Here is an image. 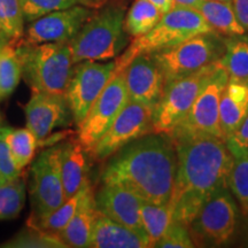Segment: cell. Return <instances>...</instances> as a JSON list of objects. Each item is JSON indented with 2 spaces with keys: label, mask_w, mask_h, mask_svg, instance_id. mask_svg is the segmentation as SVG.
I'll list each match as a JSON object with an SVG mask.
<instances>
[{
  "label": "cell",
  "mask_w": 248,
  "mask_h": 248,
  "mask_svg": "<svg viewBox=\"0 0 248 248\" xmlns=\"http://www.w3.org/2000/svg\"><path fill=\"white\" fill-rule=\"evenodd\" d=\"M172 141L177 172L170 204L173 222L188 228L204 202L217 190L229 187L233 155L222 138L202 136Z\"/></svg>",
  "instance_id": "cell-1"
},
{
  "label": "cell",
  "mask_w": 248,
  "mask_h": 248,
  "mask_svg": "<svg viewBox=\"0 0 248 248\" xmlns=\"http://www.w3.org/2000/svg\"><path fill=\"white\" fill-rule=\"evenodd\" d=\"M177 172L175 142L166 133L151 132L109 157L101 182L123 186L155 204L171 200Z\"/></svg>",
  "instance_id": "cell-2"
},
{
  "label": "cell",
  "mask_w": 248,
  "mask_h": 248,
  "mask_svg": "<svg viewBox=\"0 0 248 248\" xmlns=\"http://www.w3.org/2000/svg\"><path fill=\"white\" fill-rule=\"evenodd\" d=\"M215 32L198 9L172 7L164 13L153 29L136 37L117 58L115 73L122 71L133 59L176 46L200 33Z\"/></svg>",
  "instance_id": "cell-3"
},
{
  "label": "cell",
  "mask_w": 248,
  "mask_h": 248,
  "mask_svg": "<svg viewBox=\"0 0 248 248\" xmlns=\"http://www.w3.org/2000/svg\"><path fill=\"white\" fill-rule=\"evenodd\" d=\"M16 48L22 62V78L32 91L66 93L74 67L69 43L32 45L20 39Z\"/></svg>",
  "instance_id": "cell-4"
},
{
  "label": "cell",
  "mask_w": 248,
  "mask_h": 248,
  "mask_svg": "<svg viewBox=\"0 0 248 248\" xmlns=\"http://www.w3.org/2000/svg\"><path fill=\"white\" fill-rule=\"evenodd\" d=\"M124 17L125 12L119 5H108L95 11L69 42L74 64L116 58L128 43Z\"/></svg>",
  "instance_id": "cell-5"
},
{
  "label": "cell",
  "mask_w": 248,
  "mask_h": 248,
  "mask_svg": "<svg viewBox=\"0 0 248 248\" xmlns=\"http://www.w3.org/2000/svg\"><path fill=\"white\" fill-rule=\"evenodd\" d=\"M225 51L224 40L216 32L200 33L170 48L152 53L168 84L218 61Z\"/></svg>",
  "instance_id": "cell-6"
},
{
  "label": "cell",
  "mask_w": 248,
  "mask_h": 248,
  "mask_svg": "<svg viewBox=\"0 0 248 248\" xmlns=\"http://www.w3.org/2000/svg\"><path fill=\"white\" fill-rule=\"evenodd\" d=\"M218 68L219 63L216 61L164 85L162 97L153 109V132L169 135L188 113Z\"/></svg>",
  "instance_id": "cell-7"
},
{
  "label": "cell",
  "mask_w": 248,
  "mask_h": 248,
  "mask_svg": "<svg viewBox=\"0 0 248 248\" xmlns=\"http://www.w3.org/2000/svg\"><path fill=\"white\" fill-rule=\"evenodd\" d=\"M237 200L229 187L217 190L188 225L195 246L219 247L229 243L237 228Z\"/></svg>",
  "instance_id": "cell-8"
},
{
  "label": "cell",
  "mask_w": 248,
  "mask_h": 248,
  "mask_svg": "<svg viewBox=\"0 0 248 248\" xmlns=\"http://www.w3.org/2000/svg\"><path fill=\"white\" fill-rule=\"evenodd\" d=\"M228 82V73L219 64V68L194 101L193 106L169 133V137L172 140L202 136L225 139L219 123V101Z\"/></svg>",
  "instance_id": "cell-9"
},
{
  "label": "cell",
  "mask_w": 248,
  "mask_h": 248,
  "mask_svg": "<svg viewBox=\"0 0 248 248\" xmlns=\"http://www.w3.org/2000/svg\"><path fill=\"white\" fill-rule=\"evenodd\" d=\"M60 154L61 145L46 148L32 163L29 184L32 212L29 221L46 217L66 201L61 178Z\"/></svg>",
  "instance_id": "cell-10"
},
{
  "label": "cell",
  "mask_w": 248,
  "mask_h": 248,
  "mask_svg": "<svg viewBox=\"0 0 248 248\" xmlns=\"http://www.w3.org/2000/svg\"><path fill=\"white\" fill-rule=\"evenodd\" d=\"M116 62L85 60L75 63L66 89V98L77 126L115 74Z\"/></svg>",
  "instance_id": "cell-11"
},
{
  "label": "cell",
  "mask_w": 248,
  "mask_h": 248,
  "mask_svg": "<svg viewBox=\"0 0 248 248\" xmlns=\"http://www.w3.org/2000/svg\"><path fill=\"white\" fill-rule=\"evenodd\" d=\"M129 101L122 70L114 74L106 88L90 108L88 115L78 125L77 139L86 153L91 152Z\"/></svg>",
  "instance_id": "cell-12"
},
{
  "label": "cell",
  "mask_w": 248,
  "mask_h": 248,
  "mask_svg": "<svg viewBox=\"0 0 248 248\" xmlns=\"http://www.w3.org/2000/svg\"><path fill=\"white\" fill-rule=\"evenodd\" d=\"M151 132H153V109L129 101L89 154L95 161L107 160L129 142Z\"/></svg>",
  "instance_id": "cell-13"
},
{
  "label": "cell",
  "mask_w": 248,
  "mask_h": 248,
  "mask_svg": "<svg viewBox=\"0 0 248 248\" xmlns=\"http://www.w3.org/2000/svg\"><path fill=\"white\" fill-rule=\"evenodd\" d=\"M97 9L85 6L54 11L30 22L22 39L27 44L69 43Z\"/></svg>",
  "instance_id": "cell-14"
},
{
  "label": "cell",
  "mask_w": 248,
  "mask_h": 248,
  "mask_svg": "<svg viewBox=\"0 0 248 248\" xmlns=\"http://www.w3.org/2000/svg\"><path fill=\"white\" fill-rule=\"evenodd\" d=\"M95 207L104 215L131 229L138 233L150 246L147 234L141 222L142 199L132 191L117 184L102 183V186L94 194Z\"/></svg>",
  "instance_id": "cell-15"
},
{
  "label": "cell",
  "mask_w": 248,
  "mask_h": 248,
  "mask_svg": "<svg viewBox=\"0 0 248 248\" xmlns=\"http://www.w3.org/2000/svg\"><path fill=\"white\" fill-rule=\"evenodd\" d=\"M123 71L129 100L154 109L162 97L166 83L152 55H138Z\"/></svg>",
  "instance_id": "cell-16"
},
{
  "label": "cell",
  "mask_w": 248,
  "mask_h": 248,
  "mask_svg": "<svg viewBox=\"0 0 248 248\" xmlns=\"http://www.w3.org/2000/svg\"><path fill=\"white\" fill-rule=\"evenodd\" d=\"M70 116L66 94L32 91L26 105L27 128L38 142L48 137L55 128L66 125Z\"/></svg>",
  "instance_id": "cell-17"
},
{
  "label": "cell",
  "mask_w": 248,
  "mask_h": 248,
  "mask_svg": "<svg viewBox=\"0 0 248 248\" xmlns=\"http://www.w3.org/2000/svg\"><path fill=\"white\" fill-rule=\"evenodd\" d=\"M91 248H146L148 243L138 233L109 218L97 209L93 223Z\"/></svg>",
  "instance_id": "cell-18"
},
{
  "label": "cell",
  "mask_w": 248,
  "mask_h": 248,
  "mask_svg": "<svg viewBox=\"0 0 248 248\" xmlns=\"http://www.w3.org/2000/svg\"><path fill=\"white\" fill-rule=\"evenodd\" d=\"M248 115V83L229 79L219 101V123L223 135H232Z\"/></svg>",
  "instance_id": "cell-19"
},
{
  "label": "cell",
  "mask_w": 248,
  "mask_h": 248,
  "mask_svg": "<svg viewBox=\"0 0 248 248\" xmlns=\"http://www.w3.org/2000/svg\"><path fill=\"white\" fill-rule=\"evenodd\" d=\"M95 215H97V207H95L94 192L92 190V186H90L75 215L66 228L58 234V237L66 245V247H89Z\"/></svg>",
  "instance_id": "cell-20"
},
{
  "label": "cell",
  "mask_w": 248,
  "mask_h": 248,
  "mask_svg": "<svg viewBox=\"0 0 248 248\" xmlns=\"http://www.w3.org/2000/svg\"><path fill=\"white\" fill-rule=\"evenodd\" d=\"M85 153L86 152L78 139L61 145L60 169L66 199L77 193L88 179Z\"/></svg>",
  "instance_id": "cell-21"
},
{
  "label": "cell",
  "mask_w": 248,
  "mask_h": 248,
  "mask_svg": "<svg viewBox=\"0 0 248 248\" xmlns=\"http://www.w3.org/2000/svg\"><path fill=\"white\" fill-rule=\"evenodd\" d=\"M197 9L218 35L233 37L245 35L246 32L245 28L238 21L232 2L202 0Z\"/></svg>",
  "instance_id": "cell-22"
},
{
  "label": "cell",
  "mask_w": 248,
  "mask_h": 248,
  "mask_svg": "<svg viewBox=\"0 0 248 248\" xmlns=\"http://www.w3.org/2000/svg\"><path fill=\"white\" fill-rule=\"evenodd\" d=\"M90 186H91V184H90L89 179H86L82 187L79 188V191L74 194L73 197L66 199V201L59 208L55 209L53 213L40 219H36V221H28V225L30 228L46 232V233L58 235L66 228L70 219L73 218V216L75 215Z\"/></svg>",
  "instance_id": "cell-23"
},
{
  "label": "cell",
  "mask_w": 248,
  "mask_h": 248,
  "mask_svg": "<svg viewBox=\"0 0 248 248\" xmlns=\"http://www.w3.org/2000/svg\"><path fill=\"white\" fill-rule=\"evenodd\" d=\"M225 51L218 60L229 79L248 83V36L240 35L226 37Z\"/></svg>",
  "instance_id": "cell-24"
},
{
  "label": "cell",
  "mask_w": 248,
  "mask_h": 248,
  "mask_svg": "<svg viewBox=\"0 0 248 248\" xmlns=\"http://www.w3.org/2000/svg\"><path fill=\"white\" fill-rule=\"evenodd\" d=\"M22 78V62L16 42H8L0 48V102L8 98Z\"/></svg>",
  "instance_id": "cell-25"
},
{
  "label": "cell",
  "mask_w": 248,
  "mask_h": 248,
  "mask_svg": "<svg viewBox=\"0 0 248 248\" xmlns=\"http://www.w3.org/2000/svg\"><path fill=\"white\" fill-rule=\"evenodd\" d=\"M162 15L150 0H136L124 17V30L133 38L142 36L156 26Z\"/></svg>",
  "instance_id": "cell-26"
},
{
  "label": "cell",
  "mask_w": 248,
  "mask_h": 248,
  "mask_svg": "<svg viewBox=\"0 0 248 248\" xmlns=\"http://www.w3.org/2000/svg\"><path fill=\"white\" fill-rule=\"evenodd\" d=\"M141 222L146 232L150 247L164 234L169 225L173 222V212L171 204H155L148 201H141Z\"/></svg>",
  "instance_id": "cell-27"
},
{
  "label": "cell",
  "mask_w": 248,
  "mask_h": 248,
  "mask_svg": "<svg viewBox=\"0 0 248 248\" xmlns=\"http://www.w3.org/2000/svg\"><path fill=\"white\" fill-rule=\"evenodd\" d=\"M105 2L106 0H20L24 21L29 23L54 11L77 5L98 9L102 7Z\"/></svg>",
  "instance_id": "cell-28"
},
{
  "label": "cell",
  "mask_w": 248,
  "mask_h": 248,
  "mask_svg": "<svg viewBox=\"0 0 248 248\" xmlns=\"http://www.w3.org/2000/svg\"><path fill=\"white\" fill-rule=\"evenodd\" d=\"M232 166L229 188L239 203L241 212L248 216V151L232 152Z\"/></svg>",
  "instance_id": "cell-29"
},
{
  "label": "cell",
  "mask_w": 248,
  "mask_h": 248,
  "mask_svg": "<svg viewBox=\"0 0 248 248\" xmlns=\"http://www.w3.org/2000/svg\"><path fill=\"white\" fill-rule=\"evenodd\" d=\"M7 142L15 163L18 168L23 170L32 161L38 140L28 128H8Z\"/></svg>",
  "instance_id": "cell-30"
},
{
  "label": "cell",
  "mask_w": 248,
  "mask_h": 248,
  "mask_svg": "<svg viewBox=\"0 0 248 248\" xmlns=\"http://www.w3.org/2000/svg\"><path fill=\"white\" fill-rule=\"evenodd\" d=\"M26 202V183L22 178L0 185V221L20 215Z\"/></svg>",
  "instance_id": "cell-31"
},
{
  "label": "cell",
  "mask_w": 248,
  "mask_h": 248,
  "mask_svg": "<svg viewBox=\"0 0 248 248\" xmlns=\"http://www.w3.org/2000/svg\"><path fill=\"white\" fill-rule=\"evenodd\" d=\"M24 22L20 0H0V28L9 42L24 36Z\"/></svg>",
  "instance_id": "cell-32"
},
{
  "label": "cell",
  "mask_w": 248,
  "mask_h": 248,
  "mask_svg": "<svg viewBox=\"0 0 248 248\" xmlns=\"http://www.w3.org/2000/svg\"><path fill=\"white\" fill-rule=\"evenodd\" d=\"M6 247H66L58 235L46 233L37 229L30 228L27 232L17 234L11 241H8Z\"/></svg>",
  "instance_id": "cell-33"
},
{
  "label": "cell",
  "mask_w": 248,
  "mask_h": 248,
  "mask_svg": "<svg viewBox=\"0 0 248 248\" xmlns=\"http://www.w3.org/2000/svg\"><path fill=\"white\" fill-rule=\"evenodd\" d=\"M8 126H0V185L20 178L23 170L15 163L7 142Z\"/></svg>",
  "instance_id": "cell-34"
},
{
  "label": "cell",
  "mask_w": 248,
  "mask_h": 248,
  "mask_svg": "<svg viewBox=\"0 0 248 248\" xmlns=\"http://www.w3.org/2000/svg\"><path fill=\"white\" fill-rule=\"evenodd\" d=\"M154 247L192 248L195 247V245L192 240L187 226L183 225L181 223L172 222Z\"/></svg>",
  "instance_id": "cell-35"
},
{
  "label": "cell",
  "mask_w": 248,
  "mask_h": 248,
  "mask_svg": "<svg viewBox=\"0 0 248 248\" xmlns=\"http://www.w3.org/2000/svg\"><path fill=\"white\" fill-rule=\"evenodd\" d=\"M226 145L232 152L248 151V115L232 135L226 137Z\"/></svg>",
  "instance_id": "cell-36"
},
{
  "label": "cell",
  "mask_w": 248,
  "mask_h": 248,
  "mask_svg": "<svg viewBox=\"0 0 248 248\" xmlns=\"http://www.w3.org/2000/svg\"><path fill=\"white\" fill-rule=\"evenodd\" d=\"M234 13L245 30H248V0H232Z\"/></svg>",
  "instance_id": "cell-37"
},
{
  "label": "cell",
  "mask_w": 248,
  "mask_h": 248,
  "mask_svg": "<svg viewBox=\"0 0 248 248\" xmlns=\"http://www.w3.org/2000/svg\"><path fill=\"white\" fill-rule=\"evenodd\" d=\"M201 1H202V0H172V7L197 9Z\"/></svg>",
  "instance_id": "cell-38"
},
{
  "label": "cell",
  "mask_w": 248,
  "mask_h": 248,
  "mask_svg": "<svg viewBox=\"0 0 248 248\" xmlns=\"http://www.w3.org/2000/svg\"><path fill=\"white\" fill-rule=\"evenodd\" d=\"M157 8L162 12V14L169 12L172 8V0H150Z\"/></svg>",
  "instance_id": "cell-39"
},
{
  "label": "cell",
  "mask_w": 248,
  "mask_h": 248,
  "mask_svg": "<svg viewBox=\"0 0 248 248\" xmlns=\"http://www.w3.org/2000/svg\"><path fill=\"white\" fill-rule=\"evenodd\" d=\"M241 247H248V226L246 229V231L244 232V235H243V239H241Z\"/></svg>",
  "instance_id": "cell-40"
},
{
  "label": "cell",
  "mask_w": 248,
  "mask_h": 248,
  "mask_svg": "<svg viewBox=\"0 0 248 248\" xmlns=\"http://www.w3.org/2000/svg\"><path fill=\"white\" fill-rule=\"evenodd\" d=\"M9 40L7 39V37L5 36V33L2 32L1 28H0V43H2V44H6V43H8Z\"/></svg>",
  "instance_id": "cell-41"
},
{
  "label": "cell",
  "mask_w": 248,
  "mask_h": 248,
  "mask_svg": "<svg viewBox=\"0 0 248 248\" xmlns=\"http://www.w3.org/2000/svg\"><path fill=\"white\" fill-rule=\"evenodd\" d=\"M219 1H226V2H232V0H219Z\"/></svg>",
  "instance_id": "cell-42"
},
{
  "label": "cell",
  "mask_w": 248,
  "mask_h": 248,
  "mask_svg": "<svg viewBox=\"0 0 248 248\" xmlns=\"http://www.w3.org/2000/svg\"><path fill=\"white\" fill-rule=\"evenodd\" d=\"M6 44H7V43H6ZM4 45H5V44H2V43H0V48H1Z\"/></svg>",
  "instance_id": "cell-43"
}]
</instances>
